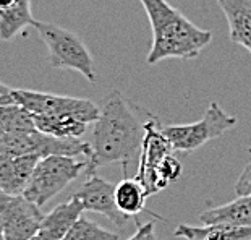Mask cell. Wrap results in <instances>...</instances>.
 Segmentation results:
<instances>
[{
  "instance_id": "cell-6",
  "label": "cell",
  "mask_w": 251,
  "mask_h": 240,
  "mask_svg": "<svg viewBox=\"0 0 251 240\" xmlns=\"http://www.w3.org/2000/svg\"><path fill=\"white\" fill-rule=\"evenodd\" d=\"M235 125H237V117L227 114L217 103H211L204 115L195 124L169 125L164 127L162 133L172 145L174 151L190 153L224 135Z\"/></svg>"
},
{
  "instance_id": "cell-11",
  "label": "cell",
  "mask_w": 251,
  "mask_h": 240,
  "mask_svg": "<svg viewBox=\"0 0 251 240\" xmlns=\"http://www.w3.org/2000/svg\"><path fill=\"white\" fill-rule=\"evenodd\" d=\"M39 159L36 154H0V190L8 195H23Z\"/></svg>"
},
{
  "instance_id": "cell-7",
  "label": "cell",
  "mask_w": 251,
  "mask_h": 240,
  "mask_svg": "<svg viewBox=\"0 0 251 240\" xmlns=\"http://www.w3.org/2000/svg\"><path fill=\"white\" fill-rule=\"evenodd\" d=\"M12 94L15 104L21 106L31 115L75 117V119H79L86 124L99 119L100 107H98L89 99L39 93L31 91V89H13Z\"/></svg>"
},
{
  "instance_id": "cell-8",
  "label": "cell",
  "mask_w": 251,
  "mask_h": 240,
  "mask_svg": "<svg viewBox=\"0 0 251 240\" xmlns=\"http://www.w3.org/2000/svg\"><path fill=\"white\" fill-rule=\"evenodd\" d=\"M0 217L7 240H29L39 232L44 214L41 208L23 195H8L0 190Z\"/></svg>"
},
{
  "instance_id": "cell-15",
  "label": "cell",
  "mask_w": 251,
  "mask_h": 240,
  "mask_svg": "<svg viewBox=\"0 0 251 240\" xmlns=\"http://www.w3.org/2000/svg\"><path fill=\"white\" fill-rule=\"evenodd\" d=\"M174 236L186 240H251V227L230 226V224H209V226L193 227L188 224H178Z\"/></svg>"
},
{
  "instance_id": "cell-20",
  "label": "cell",
  "mask_w": 251,
  "mask_h": 240,
  "mask_svg": "<svg viewBox=\"0 0 251 240\" xmlns=\"http://www.w3.org/2000/svg\"><path fill=\"white\" fill-rule=\"evenodd\" d=\"M63 240H122V237L86 217H81Z\"/></svg>"
},
{
  "instance_id": "cell-25",
  "label": "cell",
  "mask_w": 251,
  "mask_h": 240,
  "mask_svg": "<svg viewBox=\"0 0 251 240\" xmlns=\"http://www.w3.org/2000/svg\"><path fill=\"white\" fill-rule=\"evenodd\" d=\"M0 240H7V239H5V231H3V222H2V217H0Z\"/></svg>"
},
{
  "instance_id": "cell-22",
  "label": "cell",
  "mask_w": 251,
  "mask_h": 240,
  "mask_svg": "<svg viewBox=\"0 0 251 240\" xmlns=\"http://www.w3.org/2000/svg\"><path fill=\"white\" fill-rule=\"evenodd\" d=\"M126 240H156V232H154V222H138L136 232Z\"/></svg>"
},
{
  "instance_id": "cell-12",
  "label": "cell",
  "mask_w": 251,
  "mask_h": 240,
  "mask_svg": "<svg viewBox=\"0 0 251 240\" xmlns=\"http://www.w3.org/2000/svg\"><path fill=\"white\" fill-rule=\"evenodd\" d=\"M83 213L84 208L81 201L76 196H70V200L63 201L44 216L37 234L44 240H63L75 224L83 217Z\"/></svg>"
},
{
  "instance_id": "cell-21",
  "label": "cell",
  "mask_w": 251,
  "mask_h": 240,
  "mask_svg": "<svg viewBox=\"0 0 251 240\" xmlns=\"http://www.w3.org/2000/svg\"><path fill=\"white\" fill-rule=\"evenodd\" d=\"M235 193L238 196L251 195V162L240 174L237 184H235Z\"/></svg>"
},
{
  "instance_id": "cell-14",
  "label": "cell",
  "mask_w": 251,
  "mask_h": 240,
  "mask_svg": "<svg viewBox=\"0 0 251 240\" xmlns=\"http://www.w3.org/2000/svg\"><path fill=\"white\" fill-rule=\"evenodd\" d=\"M204 226L209 224H230V226L251 227V195L238 196L230 203L211 208L200 214Z\"/></svg>"
},
{
  "instance_id": "cell-24",
  "label": "cell",
  "mask_w": 251,
  "mask_h": 240,
  "mask_svg": "<svg viewBox=\"0 0 251 240\" xmlns=\"http://www.w3.org/2000/svg\"><path fill=\"white\" fill-rule=\"evenodd\" d=\"M15 2H17V0H0V10L12 7V5H13Z\"/></svg>"
},
{
  "instance_id": "cell-2",
  "label": "cell",
  "mask_w": 251,
  "mask_h": 240,
  "mask_svg": "<svg viewBox=\"0 0 251 240\" xmlns=\"http://www.w3.org/2000/svg\"><path fill=\"white\" fill-rule=\"evenodd\" d=\"M140 2L152 29V46L146 58L149 65H156L165 58H195L211 44V31L198 28L167 0Z\"/></svg>"
},
{
  "instance_id": "cell-1",
  "label": "cell",
  "mask_w": 251,
  "mask_h": 240,
  "mask_svg": "<svg viewBox=\"0 0 251 240\" xmlns=\"http://www.w3.org/2000/svg\"><path fill=\"white\" fill-rule=\"evenodd\" d=\"M144 135V124L136 119L124 96L119 91H110L100 107L99 119L94 122L88 175L107 164L117 162L126 169L130 164L138 162Z\"/></svg>"
},
{
  "instance_id": "cell-19",
  "label": "cell",
  "mask_w": 251,
  "mask_h": 240,
  "mask_svg": "<svg viewBox=\"0 0 251 240\" xmlns=\"http://www.w3.org/2000/svg\"><path fill=\"white\" fill-rule=\"evenodd\" d=\"M36 129L33 115L18 104L0 106V133Z\"/></svg>"
},
{
  "instance_id": "cell-3",
  "label": "cell",
  "mask_w": 251,
  "mask_h": 240,
  "mask_svg": "<svg viewBox=\"0 0 251 240\" xmlns=\"http://www.w3.org/2000/svg\"><path fill=\"white\" fill-rule=\"evenodd\" d=\"M33 26L49 51V62L52 67L75 70L81 73L88 81H96L93 55L76 34L47 21H34Z\"/></svg>"
},
{
  "instance_id": "cell-16",
  "label": "cell",
  "mask_w": 251,
  "mask_h": 240,
  "mask_svg": "<svg viewBox=\"0 0 251 240\" xmlns=\"http://www.w3.org/2000/svg\"><path fill=\"white\" fill-rule=\"evenodd\" d=\"M34 21L31 0H17L12 7L0 10V39H13L26 26H33Z\"/></svg>"
},
{
  "instance_id": "cell-5",
  "label": "cell",
  "mask_w": 251,
  "mask_h": 240,
  "mask_svg": "<svg viewBox=\"0 0 251 240\" xmlns=\"http://www.w3.org/2000/svg\"><path fill=\"white\" fill-rule=\"evenodd\" d=\"M88 167L86 159L70 156H47L41 158L23 196L42 208L46 203L70 185L78 175Z\"/></svg>"
},
{
  "instance_id": "cell-9",
  "label": "cell",
  "mask_w": 251,
  "mask_h": 240,
  "mask_svg": "<svg viewBox=\"0 0 251 240\" xmlns=\"http://www.w3.org/2000/svg\"><path fill=\"white\" fill-rule=\"evenodd\" d=\"M144 135L141 156H140V170H138L136 179L140 180L141 185L146 190V195L157 193L156 187V175L159 166L164 162V159L174 154V148L169 143L167 138L164 136L162 129L159 127L157 120H149L144 124Z\"/></svg>"
},
{
  "instance_id": "cell-10",
  "label": "cell",
  "mask_w": 251,
  "mask_h": 240,
  "mask_svg": "<svg viewBox=\"0 0 251 240\" xmlns=\"http://www.w3.org/2000/svg\"><path fill=\"white\" fill-rule=\"evenodd\" d=\"M76 198L83 203L84 211L99 213L117 227H125L130 216L124 214L115 205V184L109 182L98 174H89L86 182L75 191Z\"/></svg>"
},
{
  "instance_id": "cell-17",
  "label": "cell",
  "mask_w": 251,
  "mask_h": 240,
  "mask_svg": "<svg viewBox=\"0 0 251 240\" xmlns=\"http://www.w3.org/2000/svg\"><path fill=\"white\" fill-rule=\"evenodd\" d=\"M146 190L141 182L126 177L115 184V205L126 216H136L146 210Z\"/></svg>"
},
{
  "instance_id": "cell-23",
  "label": "cell",
  "mask_w": 251,
  "mask_h": 240,
  "mask_svg": "<svg viewBox=\"0 0 251 240\" xmlns=\"http://www.w3.org/2000/svg\"><path fill=\"white\" fill-rule=\"evenodd\" d=\"M13 89L8 88L7 84H3L0 81V106H7V104H15L13 101Z\"/></svg>"
},
{
  "instance_id": "cell-13",
  "label": "cell",
  "mask_w": 251,
  "mask_h": 240,
  "mask_svg": "<svg viewBox=\"0 0 251 240\" xmlns=\"http://www.w3.org/2000/svg\"><path fill=\"white\" fill-rule=\"evenodd\" d=\"M228 23V36L251 54V0H217Z\"/></svg>"
},
{
  "instance_id": "cell-4",
  "label": "cell",
  "mask_w": 251,
  "mask_h": 240,
  "mask_svg": "<svg viewBox=\"0 0 251 240\" xmlns=\"http://www.w3.org/2000/svg\"><path fill=\"white\" fill-rule=\"evenodd\" d=\"M0 154H10V156L36 154L39 158L83 156L88 161V158L91 156V146L89 143H84L79 138H57L31 129L0 133Z\"/></svg>"
},
{
  "instance_id": "cell-18",
  "label": "cell",
  "mask_w": 251,
  "mask_h": 240,
  "mask_svg": "<svg viewBox=\"0 0 251 240\" xmlns=\"http://www.w3.org/2000/svg\"><path fill=\"white\" fill-rule=\"evenodd\" d=\"M36 130L57 138H81L86 133L88 124L75 117L33 115Z\"/></svg>"
}]
</instances>
